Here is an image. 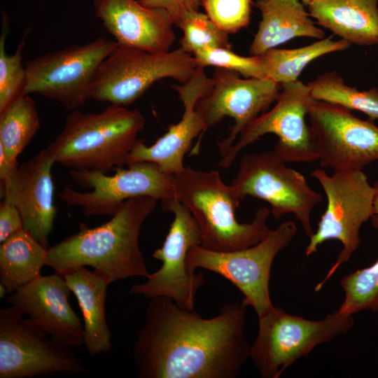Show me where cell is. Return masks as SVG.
<instances>
[{
    "mask_svg": "<svg viewBox=\"0 0 378 378\" xmlns=\"http://www.w3.org/2000/svg\"><path fill=\"white\" fill-rule=\"evenodd\" d=\"M174 198L190 211L202 234L201 246L216 252H229L252 246L269 233L267 220L271 213L259 207L250 223H241L235 216L240 202L230 185L218 171H202L185 167L173 176Z\"/></svg>",
    "mask_w": 378,
    "mask_h": 378,
    "instance_id": "obj_4",
    "label": "cell"
},
{
    "mask_svg": "<svg viewBox=\"0 0 378 378\" xmlns=\"http://www.w3.org/2000/svg\"><path fill=\"white\" fill-rule=\"evenodd\" d=\"M118 44L99 37L27 61L24 94L38 93L67 110L77 109L92 99L91 85L95 74Z\"/></svg>",
    "mask_w": 378,
    "mask_h": 378,
    "instance_id": "obj_11",
    "label": "cell"
},
{
    "mask_svg": "<svg viewBox=\"0 0 378 378\" xmlns=\"http://www.w3.org/2000/svg\"><path fill=\"white\" fill-rule=\"evenodd\" d=\"M161 205L174 216L162 247L153 253L154 258L162 261V266L149 274L144 283L132 285L130 293L149 299L165 296L181 309L192 311L205 279L202 272L190 269L188 256L191 247L201 245V231L190 211L176 198L161 201Z\"/></svg>",
    "mask_w": 378,
    "mask_h": 378,
    "instance_id": "obj_12",
    "label": "cell"
},
{
    "mask_svg": "<svg viewBox=\"0 0 378 378\" xmlns=\"http://www.w3.org/2000/svg\"><path fill=\"white\" fill-rule=\"evenodd\" d=\"M316 178L326 193L327 207L309 237L305 254L316 253L326 241L336 239L342 244L337 258L315 291H319L337 270L346 262L358 249L361 225L374 215L375 190L363 170L334 172L328 175L323 169L314 170Z\"/></svg>",
    "mask_w": 378,
    "mask_h": 378,
    "instance_id": "obj_6",
    "label": "cell"
},
{
    "mask_svg": "<svg viewBox=\"0 0 378 378\" xmlns=\"http://www.w3.org/2000/svg\"><path fill=\"white\" fill-rule=\"evenodd\" d=\"M22 316L13 305L0 310V378L85 373L71 348Z\"/></svg>",
    "mask_w": 378,
    "mask_h": 378,
    "instance_id": "obj_13",
    "label": "cell"
},
{
    "mask_svg": "<svg viewBox=\"0 0 378 378\" xmlns=\"http://www.w3.org/2000/svg\"><path fill=\"white\" fill-rule=\"evenodd\" d=\"M55 163L46 148L1 180L3 200L16 206L22 219L23 229L48 248L57 212L51 172Z\"/></svg>",
    "mask_w": 378,
    "mask_h": 378,
    "instance_id": "obj_17",
    "label": "cell"
},
{
    "mask_svg": "<svg viewBox=\"0 0 378 378\" xmlns=\"http://www.w3.org/2000/svg\"><path fill=\"white\" fill-rule=\"evenodd\" d=\"M39 127L36 105L29 94L19 97L0 113V146L11 162L18 164V156Z\"/></svg>",
    "mask_w": 378,
    "mask_h": 378,
    "instance_id": "obj_26",
    "label": "cell"
},
{
    "mask_svg": "<svg viewBox=\"0 0 378 378\" xmlns=\"http://www.w3.org/2000/svg\"><path fill=\"white\" fill-rule=\"evenodd\" d=\"M48 248L23 228L0 245V284L10 294L41 275Z\"/></svg>",
    "mask_w": 378,
    "mask_h": 378,
    "instance_id": "obj_24",
    "label": "cell"
},
{
    "mask_svg": "<svg viewBox=\"0 0 378 378\" xmlns=\"http://www.w3.org/2000/svg\"><path fill=\"white\" fill-rule=\"evenodd\" d=\"M309 117L320 166L334 172L363 170L378 160V127L340 106L316 101Z\"/></svg>",
    "mask_w": 378,
    "mask_h": 378,
    "instance_id": "obj_15",
    "label": "cell"
},
{
    "mask_svg": "<svg viewBox=\"0 0 378 378\" xmlns=\"http://www.w3.org/2000/svg\"><path fill=\"white\" fill-rule=\"evenodd\" d=\"M304 6L302 0H258L261 20L249 48L251 55H262L295 37L323 38L325 32L315 25Z\"/></svg>",
    "mask_w": 378,
    "mask_h": 378,
    "instance_id": "obj_21",
    "label": "cell"
},
{
    "mask_svg": "<svg viewBox=\"0 0 378 378\" xmlns=\"http://www.w3.org/2000/svg\"><path fill=\"white\" fill-rule=\"evenodd\" d=\"M302 1L305 5H307L311 1V0H302Z\"/></svg>",
    "mask_w": 378,
    "mask_h": 378,
    "instance_id": "obj_37",
    "label": "cell"
},
{
    "mask_svg": "<svg viewBox=\"0 0 378 378\" xmlns=\"http://www.w3.org/2000/svg\"><path fill=\"white\" fill-rule=\"evenodd\" d=\"M172 87L177 92L183 105L179 122L169 126L167 132L150 146L139 140L129 154L126 165L140 162H151L170 176L181 173L185 168L183 158L190 150L192 140L200 135L192 153L199 151L202 138L206 131L204 122L195 108L210 89L208 80L200 74L187 82Z\"/></svg>",
    "mask_w": 378,
    "mask_h": 378,
    "instance_id": "obj_19",
    "label": "cell"
},
{
    "mask_svg": "<svg viewBox=\"0 0 378 378\" xmlns=\"http://www.w3.org/2000/svg\"><path fill=\"white\" fill-rule=\"evenodd\" d=\"M371 218L378 230V216ZM340 285L344 293L341 310L351 314L363 310L378 312V258L372 265L344 276Z\"/></svg>",
    "mask_w": 378,
    "mask_h": 378,
    "instance_id": "obj_29",
    "label": "cell"
},
{
    "mask_svg": "<svg viewBox=\"0 0 378 378\" xmlns=\"http://www.w3.org/2000/svg\"><path fill=\"white\" fill-rule=\"evenodd\" d=\"M246 307L226 303L204 318L171 298H150L133 357L141 378H234L249 358Z\"/></svg>",
    "mask_w": 378,
    "mask_h": 378,
    "instance_id": "obj_1",
    "label": "cell"
},
{
    "mask_svg": "<svg viewBox=\"0 0 378 378\" xmlns=\"http://www.w3.org/2000/svg\"><path fill=\"white\" fill-rule=\"evenodd\" d=\"M316 101L336 104L349 111H359L372 120L378 119V90L359 91L346 85L336 71L318 76L307 85Z\"/></svg>",
    "mask_w": 378,
    "mask_h": 378,
    "instance_id": "obj_27",
    "label": "cell"
},
{
    "mask_svg": "<svg viewBox=\"0 0 378 378\" xmlns=\"http://www.w3.org/2000/svg\"><path fill=\"white\" fill-rule=\"evenodd\" d=\"M8 293H7V290L6 288V287L1 284H0V297L2 298H4L5 297V295Z\"/></svg>",
    "mask_w": 378,
    "mask_h": 378,
    "instance_id": "obj_36",
    "label": "cell"
},
{
    "mask_svg": "<svg viewBox=\"0 0 378 378\" xmlns=\"http://www.w3.org/2000/svg\"><path fill=\"white\" fill-rule=\"evenodd\" d=\"M373 187L375 190L374 200V215L378 216V180L374 183Z\"/></svg>",
    "mask_w": 378,
    "mask_h": 378,
    "instance_id": "obj_35",
    "label": "cell"
},
{
    "mask_svg": "<svg viewBox=\"0 0 378 378\" xmlns=\"http://www.w3.org/2000/svg\"><path fill=\"white\" fill-rule=\"evenodd\" d=\"M145 123L139 110L125 106L110 104L100 113L76 109L46 148L55 163L70 170L108 174L126 165Z\"/></svg>",
    "mask_w": 378,
    "mask_h": 378,
    "instance_id": "obj_3",
    "label": "cell"
},
{
    "mask_svg": "<svg viewBox=\"0 0 378 378\" xmlns=\"http://www.w3.org/2000/svg\"><path fill=\"white\" fill-rule=\"evenodd\" d=\"M212 80L211 91L195 109L206 130L225 117L234 120L228 136L216 144L223 157L240 133L276 100L281 85L268 78H241L237 72L221 68L216 69Z\"/></svg>",
    "mask_w": 378,
    "mask_h": 378,
    "instance_id": "obj_16",
    "label": "cell"
},
{
    "mask_svg": "<svg viewBox=\"0 0 378 378\" xmlns=\"http://www.w3.org/2000/svg\"><path fill=\"white\" fill-rule=\"evenodd\" d=\"M63 275L41 274L10 293L7 300L54 340L70 348L84 344V327L69 302Z\"/></svg>",
    "mask_w": 378,
    "mask_h": 378,
    "instance_id": "obj_18",
    "label": "cell"
},
{
    "mask_svg": "<svg viewBox=\"0 0 378 378\" xmlns=\"http://www.w3.org/2000/svg\"><path fill=\"white\" fill-rule=\"evenodd\" d=\"M158 201L150 197L131 198L98 227L80 223L78 232L48 248L46 265L62 275L90 266L110 284L127 277L146 278L149 274L139 237Z\"/></svg>",
    "mask_w": 378,
    "mask_h": 378,
    "instance_id": "obj_2",
    "label": "cell"
},
{
    "mask_svg": "<svg viewBox=\"0 0 378 378\" xmlns=\"http://www.w3.org/2000/svg\"><path fill=\"white\" fill-rule=\"evenodd\" d=\"M22 228V219L18 209L3 200L0 204V243Z\"/></svg>",
    "mask_w": 378,
    "mask_h": 378,
    "instance_id": "obj_34",
    "label": "cell"
},
{
    "mask_svg": "<svg viewBox=\"0 0 378 378\" xmlns=\"http://www.w3.org/2000/svg\"><path fill=\"white\" fill-rule=\"evenodd\" d=\"M350 45L344 39L335 41L328 36L309 46L294 49L272 48L257 56L265 78L281 85L298 80L312 61L328 53L344 50Z\"/></svg>",
    "mask_w": 378,
    "mask_h": 378,
    "instance_id": "obj_25",
    "label": "cell"
},
{
    "mask_svg": "<svg viewBox=\"0 0 378 378\" xmlns=\"http://www.w3.org/2000/svg\"><path fill=\"white\" fill-rule=\"evenodd\" d=\"M378 0H311L317 24L350 43L378 44Z\"/></svg>",
    "mask_w": 378,
    "mask_h": 378,
    "instance_id": "obj_22",
    "label": "cell"
},
{
    "mask_svg": "<svg viewBox=\"0 0 378 378\" xmlns=\"http://www.w3.org/2000/svg\"><path fill=\"white\" fill-rule=\"evenodd\" d=\"M82 312L84 344L90 356L108 353L111 334L106 323L105 304L110 283L95 270L86 267L72 270L64 275Z\"/></svg>",
    "mask_w": 378,
    "mask_h": 378,
    "instance_id": "obj_23",
    "label": "cell"
},
{
    "mask_svg": "<svg viewBox=\"0 0 378 378\" xmlns=\"http://www.w3.org/2000/svg\"><path fill=\"white\" fill-rule=\"evenodd\" d=\"M274 107L261 114L239 135L237 141L221 157L218 167L229 168L239 153L267 134L278 141L273 150L284 162H313L318 160L316 136L305 121L316 99L310 88L300 80L283 83Z\"/></svg>",
    "mask_w": 378,
    "mask_h": 378,
    "instance_id": "obj_8",
    "label": "cell"
},
{
    "mask_svg": "<svg viewBox=\"0 0 378 378\" xmlns=\"http://www.w3.org/2000/svg\"><path fill=\"white\" fill-rule=\"evenodd\" d=\"M94 16L119 45L153 53L170 51L175 41L174 22L162 9L138 0H92Z\"/></svg>",
    "mask_w": 378,
    "mask_h": 378,
    "instance_id": "obj_20",
    "label": "cell"
},
{
    "mask_svg": "<svg viewBox=\"0 0 378 378\" xmlns=\"http://www.w3.org/2000/svg\"><path fill=\"white\" fill-rule=\"evenodd\" d=\"M251 0H202L206 14L223 31L236 33L251 19Z\"/></svg>",
    "mask_w": 378,
    "mask_h": 378,
    "instance_id": "obj_32",
    "label": "cell"
},
{
    "mask_svg": "<svg viewBox=\"0 0 378 378\" xmlns=\"http://www.w3.org/2000/svg\"><path fill=\"white\" fill-rule=\"evenodd\" d=\"M183 31L180 48L192 55L204 48H228V34L220 30L207 16L199 10L188 12L175 23Z\"/></svg>",
    "mask_w": 378,
    "mask_h": 378,
    "instance_id": "obj_30",
    "label": "cell"
},
{
    "mask_svg": "<svg viewBox=\"0 0 378 378\" xmlns=\"http://www.w3.org/2000/svg\"><path fill=\"white\" fill-rule=\"evenodd\" d=\"M108 175L90 170H70L71 179L80 187L91 189L80 192L65 186L59 193L62 202L83 209L87 216H112L126 200L150 197L164 201L174 198L173 176L162 172L151 162H140L119 167Z\"/></svg>",
    "mask_w": 378,
    "mask_h": 378,
    "instance_id": "obj_14",
    "label": "cell"
},
{
    "mask_svg": "<svg viewBox=\"0 0 378 378\" xmlns=\"http://www.w3.org/2000/svg\"><path fill=\"white\" fill-rule=\"evenodd\" d=\"M197 67L193 55L180 48L153 53L118 44L99 65L91 85V97L126 106L159 80L187 82Z\"/></svg>",
    "mask_w": 378,
    "mask_h": 378,
    "instance_id": "obj_7",
    "label": "cell"
},
{
    "mask_svg": "<svg viewBox=\"0 0 378 378\" xmlns=\"http://www.w3.org/2000/svg\"><path fill=\"white\" fill-rule=\"evenodd\" d=\"M148 8L162 9L171 17L174 24L185 13L199 10L202 0H138Z\"/></svg>",
    "mask_w": 378,
    "mask_h": 378,
    "instance_id": "obj_33",
    "label": "cell"
},
{
    "mask_svg": "<svg viewBox=\"0 0 378 378\" xmlns=\"http://www.w3.org/2000/svg\"><path fill=\"white\" fill-rule=\"evenodd\" d=\"M258 317V333L250 347L249 358L263 378H279L297 360L347 332L354 323L353 314L340 308L316 321L274 306Z\"/></svg>",
    "mask_w": 378,
    "mask_h": 378,
    "instance_id": "obj_5",
    "label": "cell"
},
{
    "mask_svg": "<svg viewBox=\"0 0 378 378\" xmlns=\"http://www.w3.org/2000/svg\"><path fill=\"white\" fill-rule=\"evenodd\" d=\"M286 164L273 150L244 154L230 185L239 201L251 196L267 202L275 220L293 214L310 237L314 232L311 212L323 197L302 174Z\"/></svg>",
    "mask_w": 378,
    "mask_h": 378,
    "instance_id": "obj_9",
    "label": "cell"
},
{
    "mask_svg": "<svg viewBox=\"0 0 378 378\" xmlns=\"http://www.w3.org/2000/svg\"><path fill=\"white\" fill-rule=\"evenodd\" d=\"M197 65L214 66L237 72L245 78H265L258 56L243 57L228 48H204L192 54Z\"/></svg>",
    "mask_w": 378,
    "mask_h": 378,
    "instance_id": "obj_31",
    "label": "cell"
},
{
    "mask_svg": "<svg viewBox=\"0 0 378 378\" xmlns=\"http://www.w3.org/2000/svg\"><path fill=\"white\" fill-rule=\"evenodd\" d=\"M8 27V18L4 11L0 35V113L14 101L24 95L27 82L25 67L22 62V52L30 29L25 30L15 52L13 55H7L5 44Z\"/></svg>",
    "mask_w": 378,
    "mask_h": 378,
    "instance_id": "obj_28",
    "label": "cell"
},
{
    "mask_svg": "<svg viewBox=\"0 0 378 378\" xmlns=\"http://www.w3.org/2000/svg\"><path fill=\"white\" fill-rule=\"evenodd\" d=\"M297 231L295 223L288 220L270 230L260 242L246 248L216 252L195 246L188 252V266L192 271L203 268L229 280L244 295L242 303L251 306L259 316L274 306L269 289L273 260Z\"/></svg>",
    "mask_w": 378,
    "mask_h": 378,
    "instance_id": "obj_10",
    "label": "cell"
}]
</instances>
